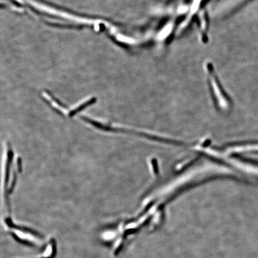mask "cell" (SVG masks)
<instances>
[]
</instances>
